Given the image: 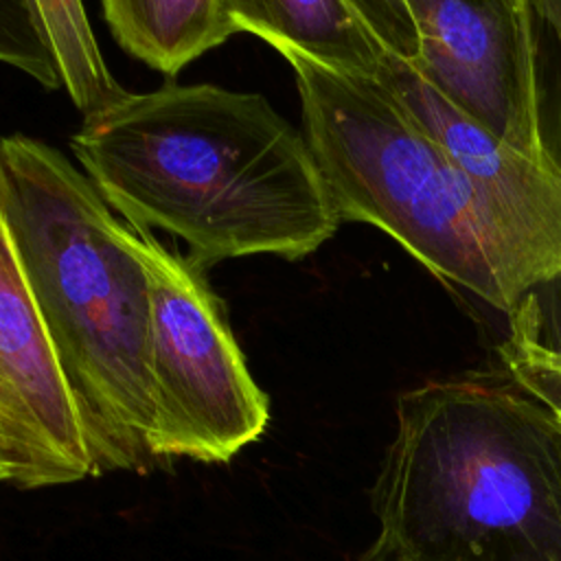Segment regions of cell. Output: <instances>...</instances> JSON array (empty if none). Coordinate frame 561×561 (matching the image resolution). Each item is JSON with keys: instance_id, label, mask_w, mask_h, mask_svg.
Returning <instances> with one entry per match:
<instances>
[{"instance_id": "1", "label": "cell", "mask_w": 561, "mask_h": 561, "mask_svg": "<svg viewBox=\"0 0 561 561\" xmlns=\"http://www.w3.org/2000/svg\"><path fill=\"white\" fill-rule=\"evenodd\" d=\"M70 147L107 206L184 239L202 270L250 254L305 259L342 221L305 134L261 94L210 83L125 92L83 116Z\"/></svg>"}, {"instance_id": "2", "label": "cell", "mask_w": 561, "mask_h": 561, "mask_svg": "<svg viewBox=\"0 0 561 561\" xmlns=\"http://www.w3.org/2000/svg\"><path fill=\"white\" fill-rule=\"evenodd\" d=\"M0 210L77 408L92 476L147 471L149 278L138 234L50 145L0 134Z\"/></svg>"}, {"instance_id": "3", "label": "cell", "mask_w": 561, "mask_h": 561, "mask_svg": "<svg viewBox=\"0 0 561 561\" xmlns=\"http://www.w3.org/2000/svg\"><path fill=\"white\" fill-rule=\"evenodd\" d=\"M359 561H561V423L515 383L454 377L397 399Z\"/></svg>"}, {"instance_id": "4", "label": "cell", "mask_w": 561, "mask_h": 561, "mask_svg": "<svg viewBox=\"0 0 561 561\" xmlns=\"http://www.w3.org/2000/svg\"><path fill=\"white\" fill-rule=\"evenodd\" d=\"M302 134L342 221L370 224L423 267L506 316L561 274V252L480 188L379 79L283 53Z\"/></svg>"}, {"instance_id": "5", "label": "cell", "mask_w": 561, "mask_h": 561, "mask_svg": "<svg viewBox=\"0 0 561 561\" xmlns=\"http://www.w3.org/2000/svg\"><path fill=\"white\" fill-rule=\"evenodd\" d=\"M138 254L151 305L149 451L153 460L228 462L265 432L267 394L204 270L151 234H138Z\"/></svg>"}, {"instance_id": "6", "label": "cell", "mask_w": 561, "mask_h": 561, "mask_svg": "<svg viewBox=\"0 0 561 561\" xmlns=\"http://www.w3.org/2000/svg\"><path fill=\"white\" fill-rule=\"evenodd\" d=\"M383 55L414 68L456 107L543 164H561L543 134L528 0H346Z\"/></svg>"}, {"instance_id": "7", "label": "cell", "mask_w": 561, "mask_h": 561, "mask_svg": "<svg viewBox=\"0 0 561 561\" xmlns=\"http://www.w3.org/2000/svg\"><path fill=\"white\" fill-rule=\"evenodd\" d=\"M92 476L79 416L0 210V482Z\"/></svg>"}, {"instance_id": "8", "label": "cell", "mask_w": 561, "mask_h": 561, "mask_svg": "<svg viewBox=\"0 0 561 561\" xmlns=\"http://www.w3.org/2000/svg\"><path fill=\"white\" fill-rule=\"evenodd\" d=\"M375 79L427 125L480 188L561 252V164H543L517 151L394 57H383Z\"/></svg>"}, {"instance_id": "9", "label": "cell", "mask_w": 561, "mask_h": 561, "mask_svg": "<svg viewBox=\"0 0 561 561\" xmlns=\"http://www.w3.org/2000/svg\"><path fill=\"white\" fill-rule=\"evenodd\" d=\"M232 33L245 31L280 55L291 50L329 70L377 77L383 50L346 0H219Z\"/></svg>"}, {"instance_id": "10", "label": "cell", "mask_w": 561, "mask_h": 561, "mask_svg": "<svg viewBox=\"0 0 561 561\" xmlns=\"http://www.w3.org/2000/svg\"><path fill=\"white\" fill-rule=\"evenodd\" d=\"M101 4L118 46L167 77H175L232 35L219 0H101Z\"/></svg>"}, {"instance_id": "11", "label": "cell", "mask_w": 561, "mask_h": 561, "mask_svg": "<svg viewBox=\"0 0 561 561\" xmlns=\"http://www.w3.org/2000/svg\"><path fill=\"white\" fill-rule=\"evenodd\" d=\"M44 37L53 50L61 88L83 116L94 114L125 90L99 50L81 0H31Z\"/></svg>"}, {"instance_id": "12", "label": "cell", "mask_w": 561, "mask_h": 561, "mask_svg": "<svg viewBox=\"0 0 561 561\" xmlns=\"http://www.w3.org/2000/svg\"><path fill=\"white\" fill-rule=\"evenodd\" d=\"M511 383L539 401L561 423V355L533 331L508 318V335L497 346Z\"/></svg>"}, {"instance_id": "13", "label": "cell", "mask_w": 561, "mask_h": 561, "mask_svg": "<svg viewBox=\"0 0 561 561\" xmlns=\"http://www.w3.org/2000/svg\"><path fill=\"white\" fill-rule=\"evenodd\" d=\"M0 61L15 66L48 90L61 88L53 50L31 0H0Z\"/></svg>"}, {"instance_id": "14", "label": "cell", "mask_w": 561, "mask_h": 561, "mask_svg": "<svg viewBox=\"0 0 561 561\" xmlns=\"http://www.w3.org/2000/svg\"><path fill=\"white\" fill-rule=\"evenodd\" d=\"M561 355V274L528 291L508 313Z\"/></svg>"}]
</instances>
